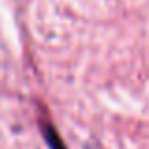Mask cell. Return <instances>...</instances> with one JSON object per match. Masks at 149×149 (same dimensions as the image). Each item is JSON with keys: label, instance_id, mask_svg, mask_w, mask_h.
I'll return each mask as SVG.
<instances>
[{"label": "cell", "instance_id": "6da1fadb", "mask_svg": "<svg viewBox=\"0 0 149 149\" xmlns=\"http://www.w3.org/2000/svg\"><path fill=\"white\" fill-rule=\"evenodd\" d=\"M47 138H49L51 147H53V149H62V143H61V140H58V136L55 134L51 128H47Z\"/></svg>", "mask_w": 149, "mask_h": 149}]
</instances>
